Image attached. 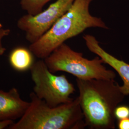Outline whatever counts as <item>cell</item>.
<instances>
[{"label":"cell","instance_id":"obj_14","mask_svg":"<svg viewBox=\"0 0 129 129\" xmlns=\"http://www.w3.org/2000/svg\"><path fill=\"white\" fill-rule=\"evenodd\" d=\"M14 123L13 120H0V129H4L8 128L11 125Z\"/></svg>","mask_w":129,"mask_h":129},{"label":"cell","instance_id":"obj_3","mask_svg":"<svg viewBox=\"0 0 129 129\" xmlns=\"http://www.w3.org/2000/svg\"><path fill=\"white\" fill-rule=\"evenodd\" d=\"M25 113L9 129H82L86 127L78 97L71 102L52 107L34 92Z\"/></svg>","mask_w":129,"mask_h":129},{"label":"cell","instance_id":"obj_5","mask_svg":"<svg viewBox=\"0 0 129 129\" xmlns=\"http://www.w3.org/2000/svg\"><path fill=\"white\" fill-rule=\"evenodd\" d=\"M29 70L35 85L34 92L49 106L54 107L74 100L70 97L75 91L74 85L65 75L51 72L44 59L34 62Z\"/></svg>","mask_w":129,"mask_h":129},{"label":"cell","instance_id":"obj_1","mask_svg":"<svg viewBox=\"0 0 129 129\" xmlns=\"http://www.w3.org/2000/svg\"><path fill=\"white\" fill-rule=\"evenodd\" d=\"M79 101L86 127L115 128V110L126 96L115 79L76 78Z\"/></svg>","mask_w":129,"mask_h":129},{"label":"cell","instance_id":"obj_12","mask_svg":"<svg viewBox=\"0 0 129 129\" xmlns=\"http://www.w3.org/2000/svg\"><path fill=\"white\" fill-rule=\"evenodd\" d=\"M10 32L9 29H5L3 27L0 28V56L3 55L6 51V48L3 45L2 40L4 37L9 35Z\"/></svg>","mask_w":129,"mask_h":129},{"label":"cell","instance_id":"obj_2","mask_svg":"<svg viewBox=\"0 0 129 129\" xmlns=\"http://www.w3.org/2000/svg\"><path fill=\"white\" fill-rule=\"evenodd\" d=\"M93 0H75L69 10L29 49L33 55L44 59L68 39L78 36L87 29L109 28L101 18L92 15L89 6Z\"/></svg>","mask_w":129,"mask_h":129},{"label":"cell","instance_id":"obj_15","mask_svg":"<svg viewBox=\"0 0 129 129\" xmlns=\"http://www.w3.org/2000/svg\"><path fill=\"white\" fill-rule=\"evenodd\" d=\"M2 27H3V25L2 24V23H0V28H1Z\"/></svg>","mask_w":129,"mask_h":129},{"label":"cell","instance_id":"obj_9","mask_svg":"<svg viewBox=\"0 0 129 129\" xmlns=\"http://www.w3.org/2000/svg\"><path fill=\"white\" fill-rule=\"evenodd\" d=\"M32 53L23 46L14 49L9 55L10 64L14 69L20 72L30 69L34 63Z\"/></svg>","mask_w":129,"mask_h":129},{"label":"cell","instance_id":"obj_13","mask_svg":"<svg viewBox=\"0 0 129 129\" xmlns=\"http://www.w3.org/2000/svg\"><path fill=\"white\" fill-rule=\"evenodd\" d=\"M117 126L119 129H129V118L118 120Z\"/></svg>","mask_w":129,"mask_h":129},{"label":"cell","instance_id":"obj_6","mask_svg":"<svg viewBox=\"0 0 129 129\" xmlns=\"http://www.w3.org/2000/svg\"><path fill=\"white\" fill-rule=\"evenodd\" d=\"M74 1L56 0L35 15H24L18 20L17 27L25 32V38L30 44L35 43L69 10Z\"/></svg>","mask_w":129,"mask_h":129},{"label":"cell","instance_id":"obj_8","mask_svg":"<svg viewBox=\"0 0 129 129\" xmlns=\"http://www.w3.org/2000/svg\"><path fill=\"white\" fill-rule=\"evenodd\" d=\"M29 105L30 102L21 99L17 88H12L8 91L0 90V120L20 119Z\"/></svg>","mask_w":129,"mask_h":129},{"label":"cell","instance_id":"obj_4","mask_svg":"<svg viewBox=\"0 0 129 129\" xmlns=\"http://www.w3.org/2000/svg\"><path fill=\"white\" fill-rule=\"evenodd\" d=\"M44 61L51 72L62 71L82 79H115L116 74L107 69L102 58L97 55L92 59L83 56L65 43L57 47L46 57Z\"/></svg>","mask_w":129,"mask_h":129},{"label":"cell","instance_id":"obj_7","mask_svg":"<svg viewBox=\"0 0 129 129\" xmlns=\"http://www.w3.org/2000/svg\"><path fill=\"white\" fill-rule=\"evenodd\" d=\"M85 44L88 49L100 57L104 64L109 65L119 75L123 81L121 90L125 96L129 95V64L122 60H120L105 50L97 38L94 36L86 34L83 36Z\"/></svg>","mask_w":129,"mask_h":129},{"label":"cell","instance_id":"obj_11","mask_svg":"<svg viewBox=\"0 0 129 129\" xmlns=\"http://www.w3.org/2000/svg\"><path fill=\"white\" fill-rule=\"evenodd\" d=\"M114 114L116 119L118 120L129 118V106L125 105H118L116 108Z\"/></svg>","mask_w":129,"mask_h":129},{"label":"cell","instance_id":"obj_10","mask_svg":"<svg viewBox=\"0 0 129 129\" xmlns=\"http://www.w3.org/2000/svg\"><path fill=\"white\" fill-rule=\"evenodd\" d=\"M51 0H21L20 5L22 9L27 14L35 15L43 11L44 6Z\"/></svg>","mask_w":129,"mask_h":129}]
</instances>
